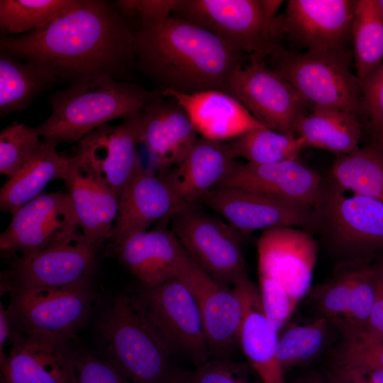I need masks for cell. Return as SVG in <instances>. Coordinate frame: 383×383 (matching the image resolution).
<instances>
[{
    "label": "cell",
    "mask_w": 383,
    "mask_h": 383,
    "mask_svg": "<svg viewBox=\"0 0 383 383\" xmlns=\"http://www.w3.org/2000/svg\"><path fill=\"white\" fill-rule=\"evenodd\" d=\"M0 49L68 87L103 75L128 82L136 69L134 29L106 0H76L41 28L2 35Z\"/></svg>",
    "instance_id": "obj_1"
},
{
    "label": "cell",
    "mask_w": 383,
    "mask_h": 383,
    "mask_svg": "<svg viewBox=\"0 0 383 383\" xmlns=\"http://www.w3.org/2000/svg\"><path fill=\"white\" fill-rule=\"evenodd\" d=\"M136 69L157 89L184 94L227 92L245 55L210 31L170 16L135 30Z\"/></svg>",
    "instance_id": "obj_2"
},
{
    "label": "cell",
    "mask_w": 383,
    "mask_h": 383,
    "mask_svg": "<svg viewBox=\"0 0 383 383\" xmlns=\"http://www.w3.org/2000/svg\"><path fill=\"white\" fill-rule=\"evenodd\" d=\"M103 357L132 383H182L187 372L150 323L134 294H120L96 323Z\"/></svg>",
    "instance_id": "obj_3"
},
{
    "label": "cell",
    "mask_w": 383,
    "mask_h": 383,
    "mask_svg": "<svg viewBox=\"0 0 383 383\" xmlns=\"http://www.w3.org/2000/svg\"><path fill=\"white\" fill-rule=\"evenodd\" d=\"M162 90L146 89L133 82L103 75L50 94V116L36 129L43 140L77 143L86 135L114 119L140 113Z\"/></svg>",
    "instance_id": "obj_4"
},
{
    "label": "cell",
    "mask_w": 383,
    "mask_h": 383,
    "mask_svg": "<svg viewBox=\"0 0 383 383\" xmlns=\"http://www.w3.org/2000/svg\"><path fill=\"white\" fill-rule=\"evenodd\" d=\"M279 0H178L171 16L219 37L250 60H264L276 45Z\"/></svg>",
    "instance_id": "obj_5"
},
{
    "label": "cell",
    "mask_w": 383,
    "mask_h": 383,
    "mask_svg": "<svg viewBox=\"0 0 383 383\" xmlns=\"http://www.w3.org/2000/svg\"><path fill=\"white\" fill-rule=\"evenodd\" d=\"M352 55L350 50L296 52L276 45L268 57L271 67L288 79L312 109L357 113L362 92L350 70Z\"/></svg>",
    "instance_id": "obj_6"
},
{
    "label": "cell",
    "mask_w": 383,
    "mask_h": 383,
    "mask_svg": "<svg viewBox=\"0 0 383 383\" xmlns=\"http://www.w3.org/2000/svg\"><path fill=\"white\" fill-rule=\"evenodd\" d=\"M0 289L8 298L13 334L35 333L75 343L97 300L93 286L19 287L1 282Z\"/></svg>",
    "instance_id": "obj_7"
},
{
    "label": "cell",
    "mask_w": 383,
    "mask_h": 383,
    "mask_svg": "<svg viewBox=\"0 0 383 383\" xmlns=\"http://www.w3.org/2000/svg\"><path fill=\"white\" fill-rule=\"evenodd\" d=\"M177 278L195 296L201 314L211 357L230 358L240 347L245 315L260 292L248 276L233 287L204 272L189 256Z\"/></svg>",
    "instance_id": "obj_8"
},
{
    "label": "cell",
    "mask_w": 383,
    "mask_h": 383,
    "mask_svg": "<svg viewBox=\"0 0 383 383\" xmlns=\"http://www.w3.org/2000/svg\"><path fill=\"white\" fill-rule=\"evenodd\" d=\"M198 206L179 209L172 218V231L200 268L218 282L233 287L248 276L241 233Z\"/></svg>",
    "instance_id": "obj_9"
},
{
    "label": "cell",
    "mask_w": 383,
    "mask_h": 383,
    "mask_svg": "<svg viewBox=\"0 0 383 383\" xmlns=\"http://www.w3.org/2000/svg\"><path fill=\"white\" fill-rule=\"evenodd\" d=\"M145 315L174 355L197 365L210 358L197 301L179 278L134 294Z\"/></svg>",
    "instance_id": "obj_10"
},
{
    "label": "cell",
    "mask_w": 383,
    "mask_h": 383,
    "mask_svg": "<svg viewBox=\"0 0 383 383\" xmlns=\"http://www.w3.org/2000/svg\"><path fill=\"white\" fill-rule=\"evenodd\" d=\"M227 93L265 127L296 137V126L310 105L288 79L263 60H250L232 75Z\"/></svg>",
    "instance_id": "obj_11"
},
{
    "label": "cell",
    "mask_w": 383,
    "mask_h": 383,
    "mask_svg": "<svg viewBox=\"0 0 383 383\" xmlns=\"http://www.w3.org/2000/svg\"><path fill=\"white\" fill-rule=\"evenodd\" d=\"M82 238H85L68 194L42 193L11 214L0 235V250L8 259Z\"/></svg>",
    "instance_id": "obj_12"
},
{
    "label": "cell",
    "mask_w": 383,
    "mask_h": 383,
    "mask_svg": "<svg viewBox=\"0 0 383 383\" xmlns=\"http://www.w3.org/2000/svg\"><path fill=\"white\" fill-rule=\"evenodd\" d=\"M140 134L141 112L117 126H101L77 143L75 156L79 165L118 200L141 165Z\"/></svg>",
    "instance_id": "obj_13"
},
{
    "label": "cell",
    "mask_w": 383,
    "mask_h": 383,
    "mask_svg": "<svg viewBox=\"0 0 383 383\" xmlns=\"http://www.w3.org/2000/svg\"><path fill=\"white\" fill-rule=\"evenodd\" d=\"M242 233L280 227L301 228L313 219L315 209L304 204L261 192L218 186L198 202Z\"/></svg>",
    "instance_id": "obj_14"
},
{
    "label": "cell",
    "mask_w": 383,
    "mask_h": 383,
    "mask_svg": "<svg viewBox=\"0 0 383 383\" xmlns=\"http://www.w3.org/2000/svg\"><path fill=\"white\" fill-rule=\"evenodd\" d=\"M96 252L82 238L13 256L1 282L19 287L93 286Z\"/></svg>",
    "instance_id": "obj_15"
},
{
    "label": "cell",
    "mask_w": 383,
    "mask_h": 383,
    "mask_svg": "<svg viewBox=\"0 0 383 383\" xmlns=\"http://www.w3.org/2000/svg\"><path fill=\"white\" fill-rule=\"evenodd\" d=\"M77 343L16 332L0 362V383H77Z\"/></svg>",
    "instance_id": "obj_16"
},
{
    "label": "cell",
    "mask_w": 383,
    "mask_h": 383,
    "mask_svg": "<svg viewBox=\"0 0 383 383\" xmlns=\"http://www.w3.org/2000/svg\"><path fill=\"white\" fill-rule=\"evenodd\" d=\"M356 0H289L274 38L287 35L306 51L349 50Z\"/></svg>",
    "instance_id": "obj_17"
},
{
    "label": "cell",
    "mask_w": 383,
    "mask_h": 383,
    "mask_svg": "<svg viewBox=\"0 0 383 383\" xmlns=\"http://www.w3.org/2000/svg\"><path fill=\"white\" fill-rule=\"evenodd\" d=\"M259 277L275 281L295 306L309 292L318 254V245L299 228L265 230L257 242Z\"/></svg>",
    "instance_id": "obj_18"
},
{
    "label": "cell",
    "mask_w": 383,
    "mask_h": 383,
    "mask_svg": "<svg viewBox=\"0 0 383 383\" xmlns=\"http://www.w3.org/2000/svg\"><path fill=\"white\" fill-rule=\"evenodd\" d=\"M182 207L165 172H156L140 165L120 196L109 245L146 231L156 223L172 219Z\"/></svg>",
    "instance_id": "obj_19"
},
{
    "label": "cell",
    "mask_w": 383,
    "mask_h": 383,
    "mask_svg": "<svg viewBox=\"0 0 383 383\" xmlns=\"http://www.w3.org/2000/svg\"><path fill=\"white\" fill-rule=\"evenodd\" d=\"M199 138L186 111L170 96L152 100L141 111L140 143L152 171L163 173L177 166Z\"/></svg>",
    "instance_id": "obj_20"
},
{
    "label": "cell",
    "mask_w": 383,
    "mask_h": 383,
    "mask_svg": "<svg viewBox=\"0 0 383 383\" xmlns=\"http://www.w3.org/2000/svg\"><path fill=\"white\" fill-rule=\"evenodd\" d=\"M326 185L321 175L298 157L265 165L238 161L219 186L261 192L317 210Z\"/></svg>",
    "instance_id": "obj_21"
},
{
    "label": "cell",
    "mask_w": 383,
    "mask_h": 383,
    "mask_svg": "<svg viewBox=\"0 0 383 383\" xmlns=\"http://www.w3.org/2000/svg\"><path fill=\"white\" fill-rule=\"evenodd\" d=\"M109 250L145 289L177 278L189 257L172 231L163 227L132 234Z\"/></svg>",
    "instance_id": "obj_22"
},
{
    "label": "cell",
    "mask_w": 383,
    "mask_h": 383,
    "mask_svg": "<svg viewBox=\"0 0 383 383\" xmlns=\"http://www.w3.org/2000/svg\"><path fill=\"white\" fill-rule=\"evenodd\" d=\"M323 218L335 245L346 249L383 244V202L351 193L332 183L326 185L316 210Z\"/></svg>",
    "instance_id": "obj_23"
},
{
    "label": "cell",
    "mask_w": 383,
    "mask_h": 383,
    "mask_svg": "<svg viewBox=\"0 0 383 383\" xmlns=\"http://www.w3.org/2000/svg\"><path fill=\"white\" fill-rule=\"evenodd\" d=\"M162 94L183 108L201 138L228 142L248 131L265 127L240 101L223 91L184 94L162 90Z\"/></svg>",
    "instance_id": "obj_24"
},
{
    "label": "cell",
    "mask_w": 383,
    "mask_h": 383,
    "mask_svg": "<svg viewBox=\"0 0 383 383\" xmlns=\"http://www.w3.org/2000/svg\"><path fill=\"white\" fill-rule=\"evenodd\" d=\"M236 159L228 142L199 137L184 160L165 174L182 206L198 204L226 179Z\"/></svg>",
    "instance_id": "obj_25"
},
{
    "label": "cell",
    "mask_w": 383,
    "mask_h": 383,
    "mask_svg": "<svg viewBox=\"0 0 383 383\" xmlns=\"http://www.w3.org/2000/svg\"><path fill=\"white\" fill-rule=\"evenodd\" d=\"M63 181L82 234L87 242L98 250L110 237L119 200L79 165L75 155Z\"/></svg>",
    "instance_id": "obj_26"
},
{
    "label": "cell",
    "mask_w": 383,
    "mask_h": 383,
    "mask_svg": "<svg viewBox=\"0 0 383 383\" xmlns=\"http://www.w3.org/2000/svg\"><path fill=\"white\" fill-rule=\"evenodd\" d=\"M59 144L43 140L38 152L16 174L8 179L0 190V209L13 214L42 194L53 180H64L73 157L60 155Z\"/></svg>",
    "instance_id": "obj_27"
},
{
    "label": "cell",
    "mask_w": 383,
    "mask_h": 383,
    "mask_svg": "<svg viewBox=\"0 0 383 383\" xmlns=\"http://www.w3.org/2000/svg\"><path fill=\"white\" fill-rule=\"evenodd\" d=\"M296 135L305 148H318L340 156L360 148L361 125L357 113L313 109L299 122Z\"/></svg>",
    "instance_id": "obj_28"
},
{
    "label": "cell",
    "mask_w": 383,
    "mask_h": 383,
    "mask_svg": "<svg viewBox=\"0 0 383 383\" xmlns=\"http://www.w3.org/2000/svg\"><path fill=\"white\" fill-rule=\"evenodd\" d=\"M278 332L267 320L260 296L250 304L240 333V348L262 383H287L278 358Z\"/></svg>",
    "instance_id": "obj_29"
},
{
    "label": "cell",
    "mask_w": 383,
    "mask_h": 383,
    "mask_svg": "<svg viewBox=\"0 0 383 383\" xmlns=\"http://www.w3.org/2000/svg\"><path fill=\"white\" fill-rule=\"evenodd\" d=\"M52 82L32 62L0 49V116L22 111Z\"/></svg>",
    "instance_id": "obj_30"
},
{
    "label": "cell",
    "mask_w": 383,
    "mask_h": 383,
    "mask_svg": "<svg viewBox=\"0 0 383 383\" xmlns=\"http://www.w3.org/2000/svg\"><path fill=\"white\" fill-rule=\"evenodd\" d=\"M331 177L343 190L383 202V151L377 146L365 147L338 156Z\"/></svg>",
    "instance_id": "obj_31"
},
{
    "label": "cell",
    "mask_w": 383,
    "mask_h": 383,
    "mask_svg": "<svg viewBox=\"0 0 383 383\" xmlns=\"http://www.w3.org/2000/svg\"><path fill=\"white\" fill-rule=\"evenodd\" d=\"M353 56L360 82L383 60V15L377 0H357L351 31Z\"/></svg>",
    "instance_id": "obj_32"
},
{
    "label": "cell",
    "mask_w": 383,
    "mask_h": 383,
    "mask_svg": "<svg viewBox=\"0 0 383 383\" xmlns=\"http://www.w3.org/2000/svg\"><path fill=\"white\" fill-rule=\"evenodd\" d=\"M236 157L255 165L298 158L305 148L299 137L262 127L248 131L228 141Z\"/></svg>",
    "instance_id": "obj_33"
},
{
    "label": "cell",
    "mask_w": 383,
    "mask_h": 383,
    "mask_svg": "<svg viewBox=\"0 0 383 383\" xmlns=\"http://www.w3.org/2000/svg\"><path fill=\"white\" fill-rule=\"evenodd\" d=\"M328 337V320L319 317L306 324H292L278 336L277 353L284 370L305 365L325 349Z\"/></svg>",
    "instance_id": "obj_34"
},
{
    "label": "cell",
    "mask_w": 383,
    "mask_h": 383,
    "mask_svg": "<svg viewBox=\"0 0 383 383\" xmlns=\"http://www.w3.org/2000/svg\"><path fill=\"white\" fill-rule=\"evenodd\" d=\"M76 0H1L0 28L6 35L41 28L70 8Z\"/></svg>",
    "instance_id": "obj_35"
},
{
    "label": "cell",
    "mask_w": 383,
    "mask_h": 383,
    "mask_svg": "<svg viewBox=\"0 0 383 383\" xmlns=\"http://www.w3.org/2000/svg\"><path fill=\"white\" fill-rule=\"evenodd\" d=\"M43 139L35 127L13 122L0 132V173L10 179L38 152Z\"/></svg>",
    "instance_id": "obj_36"
},
{
    "label": "cell",
    "mask_w": 383,
    "mask_h": 383,
    "mask_svg": "<svg viewBox=\"0 0 383 383\" xmlns=\"http://www.w3.org/2000/svg\"><path fill=\"white\" fill-rule=\"evenodd\" d=\"M375 296V269L355 268L353 286L346 311L338 325L345 336L365 330Z\"/></svg>",
    "instance_id": "obj_37"
},
{
    "label": "cell",
    "mask_w": 383,
    "mask_h": 383,
    "mask_svg": "<svg viewBox=\"0 0 383 383\" xmlns=\"http://www.w3.org/2000/svg\"><path fill=\"white\" fill-rule=\"evenodd\" d=\"M337 365L383 370V338L366 331L346 336Z\"/></svg>",
    "instance_id": "obj_38"
},
{
    "label": "cell",
    "mask_w": 383,
    "mask_h": 383,
    "mask_svg": "<svg viewBox=\"0 0 383 383\" xmlns=\"http://www.w3.org/2000/svg\"><path fill=\"white\" fill-rule=\"evenodd\" d=\"M355 274V268L345 270L319 289L316 301L323 317L339 323L348 304Z\"/></svg>",
    "instance_id": "obj_39"
},
{
    "label": "cell",
    "mask_w": 383,
    "mask_h": 383,
    "mask_svg": "<svg viewBox=\"0 0 383 383\" xmlns=\"http://www.w3.org/2000/svg\"><path fill=\"white\" fill-rule=\"evenodd\" d=\"M178 0H118L113 3L134 31L171 16Z\"/></svg>",
    "instance_id": "obj_40"
},
{
    "label": "cell",
    "mask_w": 383,
    "mask_h": 383,
    "mask_svg": "<svg viewBox=\"0 0 383 383\" xmlns=\"http://www.w3.org/2000/svg\"><path fill=\"white\" fill-rule=\"evenodd\" d=\"M182 383H250L245 365L231 358L211 357L187 372Z\"/></svg>",
    "instance_id": "obj_41"
},
{
    "label": "cell",
    "mask_w": 383,
    "mask_h": 383,
    "mask_svg": "<svg viewBox=\"0 0 383 383\" xmlns=\"http://www.w3.org/2000/svg\"><path fill=\"white\" fill-rule=\"evenodd\" d=\"M77 383H132L116 366L100 354L79 350Z\"/></svg>",
    "instance_id": "obj_42"
},
{
    "label": "cell",
    "mask_w": 383,
    "mask_h": 383,
    "mask_svg": "<svg viewBox=\"0 0 383 383\" xmlns=\"http://www.w3.org/2000/svg\"><path fill=\"white\" fill-rule=\"evenodd\" d=\"M360 83L362 92L360 109L368 116L374 128L383 122V70L377 67Z\"/></svg>",
    "instance_id": "obj_43"
},
{
    "label": "cell",
    "mask_w": 383,
    "mask_h": 383,
    "mask_svg": "<svg viewBox=\"0 0 383 383\" xmlns=\"http://www.w3.org/2000/svg\"><path fill=\"white\" fill-rule=\"evenodd\" d=\"M364 331L383 338V265L375 269L374 301Z\"/></svg>",
    "instance_id": "obj_44"
},
{
    "label": "cell",
    "mask_w": 383,
    "mask_h": 383,
    "mask_svg": "<svg viewBox=\"0 0 383 383\" xmlns=\"http://www.w3.org/2000/svg\"><path fill=\"white\" fill-rule=\"evenodd\" d=\"M353 383H383V370L336 365Z\"/></svg>",
    "instance_id": "obj_45"
},
{
    "label": "cell",
    "mask_w": 383,
    "mask_h": 383,
    "mask_svg": "<svg viewBox=\"0 0 383 383\" xmlns=\"http://www.w3.org/2000/svg\"><path fill=\"white\" fill-rule=\"evenodd\" d=\"M329 383H353L346 375L337 367L334 368L328 377Z\"/></svg>",
    "instance_id": "obj_46"
},
{
    "label": "cell",
    "mask_w": 383,
    "mask_h": 383,
    "mask_svg": "<svg viewBox=\"0 0 383 383\" xmlns=\"http://www.w3.org/2000/svg\"><path fill=\"white\" fill-rule=\"evenodd\" d=\"M376 133L377 147L383 151V122L374 127Z\"/></svg>",
    "instance_id": "obj_47"
},
{
    "label": "cell",
    "mask_w": 383,
    "mask_h": 383,
    "mask_svg": "<svg viewBox=\"0 0 383 383\" xmlns=\"http://www.w3.org/2000/svg\"><path fill=\"white\" fill-rule=\"evenodd\" d=\"M301 383H329V382L328 381V382H326L323 380L320 379L319 378H317V377H311V378H309V379H306V380L302 381Z\"/></svg>",
    "instance_id": "obj_48"
},
{
    "label": "cell",
    "mask_w": 383,
    "mask_h": 383,
    "mask_svg": "<svg viewBox=\"0 0 383 383\" xmlns=\"http://www.w3.org/2000/svg\"><path fill=\"white\" fill-rule=\"evenodd\" d=\"M377 3L383 15V0H377Z\"/></svg>",
    "instance_id": "obj_49"
},
{
    "label": "cell",
    "mask_w": 383,
    "mask_h": 383,
    "mask_svg": "<svg viewBox=\"0 0 383 383\" xmlns=\"http://www.w3.org/2000/svg\"><path fill=\"white\" fill-rule=\"evenodd\" d=\"M379 67L383 70V64L379 65Z\"/></svg>",
    "instance_id": "obj_50"
},
{
    "label": "cell",
    "mask_w": 383,
    "mask_h": 383,
    "mask_svg": "<svg viewBox=\"0 0 383 383\" xmlns=\"http://www.w3.org/2000/svg\"><path fill=\"white\" fill-rule=\"evenodd\" d=\"M183 382V381H182Z\"/></svg>",
    "instance_id": "obj_51"
}]
</instances>
